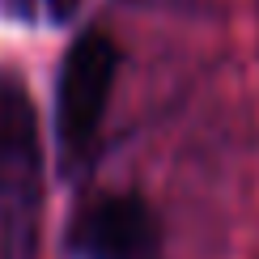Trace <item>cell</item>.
<instances>
[{
  "mask_svg": "<svg viewBox=\"0 0 259 259\" xmlns=\"http://www.w3.org/2000/svg\"><path fill=\"white\" fill-rule=\"evenodd\" d=\"M115 72H119V51L102 30H85L68 47L56 85V132L68 157H81L98 136V123L115 90Z\"/></svg>",
  "mask_w": 259,
  "mask_h": 259,
  "instance_id": "cell-1",
  "label": "cell"
},
{
  "mask_svg": "<svg viewBox=\"0 0 259 259\" xmlns=\"http://www.w3.org/2000/svg\"><path fill=\"white\" fill-rule=\"evenodd\" d=\"M72 251L85 259H153L157 221L136 196H102L72 221Z\"/></svg>",
  "mask_w": 259,
  "mask_h": 259,
  "instance_id": "cell-2",
  "label": "cell"
}]
</instances>
